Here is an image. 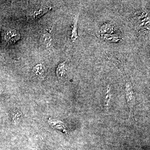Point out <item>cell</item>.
Masks as SVG:
<instances>
[{"label":"cell","instance_id":"obj_1","mask_svg":"<svg viewBox=\"0 0 150 150\" xmlns=\"http://www.w3.org/2000/svg\"><path fill=\"white\" fill-rule=\"evenodd\" d=\"M125 91L127 104L129 106V110L131 112L134 110V105L135 104V93L132 83L127 77L126 81Z\"/></svg>","mask_w":150,"mask_h":150},{"label":"cell","instance_id":"obj_2","mask_svg":"<svg viewBox=\"0 0 150 150\" xmlns=\"http://www.w3.org/2000/svg\"><path fill=\"white\" fill-rule=\"evenodd\" d=\"M48 7H40L33 9L28 12L27 16L28 18L33 20H36L48 11Z\"/></svg>","mask_w":150,"mask_h":150},{"label":"cell","instance_id":"obj_3","mask_svg":"<svg viewBox=\"0 0 150 150\" xmlns=\"http://www.w3.org/2000/svg\"><path fill=\"white\" fill-rule=\"evenodd\" d=\"M19 33L15 30H9L5 34V39L6 41L10 43H14L19 40L21 38Z\"/></svg>","mask_w":150,"mask_h":150},{"label":"cell","instance_id":"obj_4","mask_svg":"<svg viewBox=\"0 0 150 150\" xmlns=\"http://www.w3.org/2000/svg\"><path fill=\"white\" fill-rule=\"evenodd\" d=\"M33 72L38 77L44 78L46 74V68L43 65L39 64L33 68Z\"/></svg>","mask_w":150,"mask_h":150},{"label":"cell","instance_id":"obj_5","mask_svg":"<svg viewBox=\"0 0 150 150\" xmlns=\"http://www.w3.org/2000/svg\"><path fill=\"white\" fill-rule=\"evenodd\" d=\"M48 121L50 125H51L54 128L59 129L64 133H67V132L65 125L61 121H56V120H53L51 118H49Z\"/></svg>","mask_w":150,"mask_h":150},{"label":"cell","instance_id":"obj_6","mask_svg":"<svg viewBox=\"0 0 150 150\" xmlns=\"http://www.w3.org/2000/svg\"><path fill=\"white\" fill-rule=\"evenodd\" d=\"M56 75L59 79H62L67 74V68H66V62L60 63L58 65L56 69Z\"/></svg>","mask_w":150,"mask_h":150},{"label":"cell","instance_id":"obj_7","mask_svg":"<svg viewBox=\"0 0 150 150\" xmlns=\"http://www.w3.org/2000/svg\"><path fill=\"white\" fill-rule=\"evenodd\" d=\"M78 15L76 16L74 18V24H73L72 30L71 37V39L73 41H75L78 39Z\"/></svg>","mask_w":150,"mask_h":150},{"label":"cell","instance_id":"obj_8","mask_svg":"<svg viewBox=\"0 0 150 150\" xmlns=\"http://www.w3.org/2000/svg\"><path fill=\"white\" fill-rule=\"evenodd\" d=\"M110 88L109 87L108 88L107 93H106V97H105V103H106V105H107L106 106L108 105V101H109V99H110Z\"/></svg>","mask_w":150,"mask_h":150},{"label":"cell","instance_id":"obj_9","mask_svg":"<svg viewBox=\"0 0 150 150\" xmlns=\"http://www.w3.org/2000/svg\"><path fill=\"white\" fill-rule=\"evenodd\" d=\"M2 91V86L1 85V84L0 83V94L1 93Z\"/></svg>","mask_w":150,"mask_h":150}]
</instances>
